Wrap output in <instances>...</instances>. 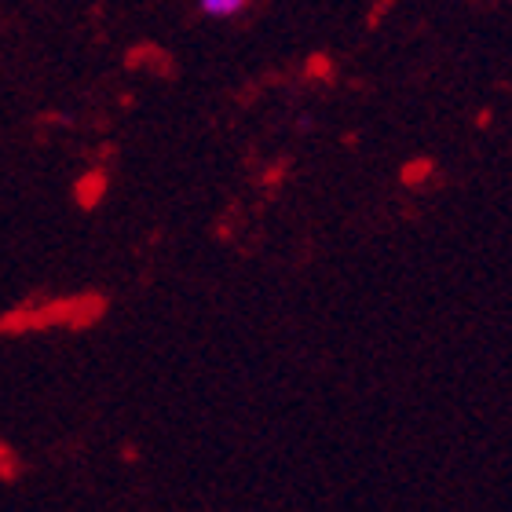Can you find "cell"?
Wrapping results in <instances>:
<instances>
[{
  "label": "cell",
  "mask_w": 512,
  "mask_h": 512,
  "mask_svg": "<svg viewBox=\"0 0 512 512\" xmlns=\"http://www.w3.org/2000/svg\"><path fill=\"white\" fill-rule=\"evenodd\" d=\"M249 0H198V8L209 15V19H235L246 11Z\"/></svg>",
  "instance_id": "1"
}]
</instances>
